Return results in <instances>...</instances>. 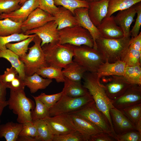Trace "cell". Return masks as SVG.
Returning <instances> with one entry per match:
<instances>
[{
    "mask_svg": "<svg viewBox=\"0 0 141 141\" xmlns=\"http://www.w3.org/2000/svg\"><path fill=\"white\" fill-rule=\"evenodd\" d=\"M33 41L34 44L28 48V53L19 56L20 59L24 64L26 75L28 76L36 73L41 67L48 66L41 46V40L36 35Z\"/></svg>",
    "mask_w": 141,
    "mask_h": 141,
    "instance_id": "obj_6",
    "label": "cell"
},
{
    "mask_svg": "<svg viewBox=\"0 0 141 141\" xmlns=\"http://www.w3.org/2000/svg\"><path fill=\"white\" fill-rule=\"evenodd\" d=\"M63 93L71 97H77L84 96L89 93L81 82L73 81L65 77Z\"/></svg>",
    "mask_w": 141,
    "mask_h": 141,
    "instance_id": "obj_25",
    "label": "cell"
},
{
    "mask_svg": "<svg viewBox=\"0 0 141 141\" xmlns=\"http://www.w3.org/2000/svg\"><path fill=\"white\" fill-rule=\"evenodd\" d=\"M63 93L62 91L58 93L50 95L42 93L37 96L32 97L41 101L49 109L59 100Z\"/></svg>",
    "mask_w": 141,
    "mask_h": 141,
    "instance_id": "obj_39",
    "label": "cell"
},
{
    "mask_svg": "<svg viewBox=\"0 0 141 141\" xmlns=\"http://www.w3.org/2000/svg\"><path fill=\"white\" fill-rule=\"evenodd\" d=\"M129 46L133 49L141 51V32L134 37L131 38Z\"/></svg>",
    "mask_w": 141,
    "mask_h": 141,
    "instance_id": "obj_51",
    "label": "cell"
},
{
    "mask_svg": "<svg viewBox=\"0 0 141 141\" xmlns=\"http://www.w3.org/2000/svg\"><path fill=\"white\" fill-rule=\"evenodd\" d=\"M88 11V8H78L74 10V15L77 21L78 25L87 30L90 32L93 41V48L97 49L96 41L101 37V35L97 27L94 25L90 19Z\"/></svg>",
    "mask_w": 141,
    "mask_h": 141,
    "instance_id": "obj_15",
    "label": "cell"
},
{
    "mask_svg": "<svg viewBox=\"0 0 141 141\" xmlns=\"http://www.w3.org/2000/svg\"><path fill=\"white\" fill-rule=\"evenodd\" d=\"M22 23L14 21L8 18L0 19V36H7L23 33L21 29Z\"/></svg>",
    "mask_w": 141,
    "mask_h": 141,
    "instance_id": "obj_28",
    "label": "cell"
},
{
    "mask_svg": "<svg viewBox=\"0 0 141 141\" xmlns=\"http://www.w3.org/2000/svg\"><path fill=\"white\" fill-rule=\"evenodd\" d=\"M116 141H141V134L136 130L128 131L117 134Z\"/></svg>",
    "mask_w": 141,
    "mask_h": 141,
    "instance_id": "obj_45",
    "label": "cell"
},
{
    "mask_svg": "<svg viewBox=\"0 0 141 141\" xmlns=\"http://www.w3.org/2000/svg\"><path fill=\"white\" fill-rule=\"evenodd\" d=\"M21 0H0V14H8L19 9Z\"/></svg>",
    "mask_w": 141,
    "mask_h": 141,
    "instance_id": "obj_41",
    "label": "cell"
},
{
    "mask_svg": "<svg viewBox=\"0 0 141 141\" xmlns=\"http://www.w3.org/2000/svg\"><path fill=\"white\" fill-rule=\"evenodd\" d=\"M32 122L37 128L39 141H53L54 135L44 119Z\"/></svg>",
    "mask_w": 141,
    "mask_h": 141,
    "instance_id": "obj_31",
    "label": "cell"
},
{
    "mask_svg": "<svg viewBox=\"0 0 141 141\" xmlns=\"http://www.w3.org/2000/svg\"><path fill=\"white\" fill-rule=\"evenodd\" d=\"M55 4L59 5L70 10L74 15V10L77 8L85 7L89 8V2L79 0H53Z\"/></svg>",
    "mask_w": 141,
    "mask_h": 141,
    "instance_id": "obj_37",
    "label": "cell"
},
{
    "mask_svg": "<svg viewBox=\"0 0 141 141\" xmlns=\"http://www.w3.org/2000/svg\"><path fill=\"white\" fill-rule=\"evenodd\" d=\"M136 130L141 134V119L138 121L135 126Z\"/></svg>",
    "mask_w": 141,
    "mask_h": 141,
    "instance_id": "obj_55",
    "label": "cell"
},
{
    "mask_svg": "<svg viewBox=\"0 0 141 141\" xmlns=\"http://www.w3.org/2000/svg\"><path fill=\"white\" fill-rule=\"evenodd\" d=\"M126 67L125 63L121 60L114 63L106 61L100 66L96 73L100 78L112 75L124 76Z\"/></svg>",
    "mask_w": 141,
    "mask_h": 141,
    "instance_id": "obj_21",
    "label": "cell"
},
{
    "mask_svg": "<svg viewBox=\"0 0 141 141\" xmlns=\"http://www.w3.org/2000/svg\"><path fill=\"white\" fill-rule=\"evenodd\" d=\"M7 102L9 109L17 115L18 122L22 124L26 121H32L31 112L35 107L34 104L26 97L24 90H10V97Z\"/></svg>",
    "mask_w": 141,
    "mask_h": 141,
    "instance_id": "obj_4",
    "label": "cell"
},
{
    "mask_svg": "<svg viewBox=\"0 0 141 141\" xmlns=\"http://www.w3.org/2000/svg\"><path fill=\"white\" fill-rule=\"evenodd\" d=\"M108 97L112 100L123 94L132 84L123 76L112 75L100 78Z\"/></svg>",
    "mask_w": 141,
    "mask_h": 141,
    "instance_id": "obj_10",
    "label": "cell"
},
{
    "mask_svg": "<svg viewBox=\"0 0 141 141\" xmlns=\"http://www.w3.org/2000/svg\"><path fill=\"white\" fill-rule=\"evenodd\" d=\"M63 68L62 72L64 77L78 82H81V80L86 72L84 68L73 61Z\"/></svg>",
    "mask_w": 141,
    "mask_h": 141,
    "instance_id": "obj_27",
    "label": "cell"
},
{
    "mask_svg": "<svg viewBox=\"0 0 141 141\" xmlns=\"http://www.w3.org/2000/svg\"><path fill=\"white\" fill-rule=\"evenodd\" d=\"M141 51L136 50L130 46L125 52L121 61L126 66H133L141 65Z\"/></svg>",
    "mask_w": 141,
    "mask_h": 141,
    "instance_id": "obj_33",
    "label": "cell"
},
{
    "mask_svg": "<svg viewBox=\"0 0 141 141\" xmlns=\"http://www.w3.org/2000/svg\"><path fill=\"white\" fill-rule=\"evenodd\" d=\"M54 16L37 7L22 23L21 29L23 33L41 27L51 21L54 20Z\"/></svg>",
    "mask_w": 141,
    "mask_h": 141,
    "instance_id": "obj_14",
    "label": "cell"
},
{
    "mask_svg": "<svg viewBox=\"0 0 141 141\" xmlns=\"http://www.w3.org/2000/svg\"><path fill=\"white\" fill-rule=\"evenodd\" d=\"M137 16L134 25L130 31V36L134 37L139 33L141 25V2L135 4Z\"/></svg>",
    "mask_w": 141,
    "mask_h": 141,
    "instance_id": "obj_46",
    "label": "cell"
},
{
    "mask_svg": "<svg viewBox=\"0 0 141 141\" xmlns=\"http://www.w3.org/2000/svg\"><path fill=\"white\" fill-rule=\"evenodd\" d=\"M71 113L79 115L89 120L98 127L103 132L113 137L116 141V137L111 130L107 118L98 109L94 101Z\"/></svg>",
    "mask_w": 141,
    "mask_h": 141,
    "instance_id": "obj_9",
    "label": "cell"
},
{
    "mask_svg": "<svg viewBox=\"0 0 141 141\" xmlns=\"http://www.w3.org/2000/svg\"><path fill=\"white\" fill-rule=\"evenodd\" d=\"M81 1H86V0H79Z\"/></svg>",
    "mask_w": 141,
    "mask_h": 141,
    "instance_id": "obj_58",
    "label": "cell"
},
{
    "mask_svg": "<svg viewBox=\"0 0 141 141\" xmlns=\"http://www.w3.org/2000/svg\"><path fill=\"white\" fill-rule=\"evenodd\" d=\"M123 76L130 84L141 85V65L126 66Z\"/></svg>",
    "mask_w": 141,
    "mask_h": 141,
    "instance_id": "obj_32",
    "label": "cell"
},
{
    "mask_svg": "<svg viewBox=\"0 0 141 141\" xmlns=\"http://www.w3.org/2000/svg\"><path fill=\"white\" fill-rule=\"evenodd\" d=\"M7 88L2 81L0 75V102L6 101Z\"/></svg>",
    "mask_w": 141,
    "mask_h": 141,
    "instance_id": "obj_52",
    "label": "cell"
},
{
    "mask_svg": "<svg viewBox=\"0 0 141 141\" xmlns=\"http://www.w3.org/2000/svg\"><path fill=\"white\" fill-rule=\"evenodd\" d=\"M19 136H27L37 138L39 141L37 128L32 121H26L22 124Z\"/></svg>",
    "mask_w": 141,
    "mask_h": 141,
    "instance_id": "obj_43",
    "label": "cell"
},
{
    "mask_svg": "<svg viewBox=\"0 0 141 141\" xmlns=\"http://www.w3.org/2000/svg\"><path fill=\"white\" fill-rule=\"evenodd\" d=\"M110 114L114 130L117 135L119 133L124 115L121 111L115 107L110 109Z\"/></svg>",
    "mask_w": 141,
    "mask_h": 141,
    "instance_id": "obj_42",
    "label": "cell"
},
{
    "mask_svg": "<svg viewBox=\"0 0 141 141\" xmlns=\"http://www.w3.org/2000/svg\"><path fill=\"white\" fill-rule=\"evenodd\" d=\"M36 106L31 112L32 121L44 119L50 116L49 109L39 100L33 97Z\"/></svg>",
    "mask_w": 141,
    "mask_h": 141,
    "instance_id": "obj_36",
    "label": "cell"
},
{
    "mask_svg": "<svg viewBox=\"0 0 141 141\" xmlns=\"http://www.w3.org/2000/svg\"><path fill=\"white\" fill-rule=\"evenodd\" d=\"M25 86L24 80L22 79L18 75L7 86V88L13 91L24 90Z\"/></svg>",
    "mask_w": 141,
    "mask_h": 141,
    "instance_id": "obj_48",
    "label": "cell"
},
{
    "mask_svg": "<svg viewBox=\"0 0 141 141\" xmlns=\"http://www.w3.org/2000/svg\"><path fill=\"white\" fill-rule=\"evenodd\" d=\"M54 21L57 25L59 31L64 28L78 25L76 17L69 10L62 6L59 7V10L54 15Z\"/></svg>",
    "mask_w": 141,
    "mask_h": 141,
    "instance_id": "obj_22",
    "label": "cell"
},
{
    "mask_svg": "<svg viewBox=\"0 0 141 141\" xmlns=\"http://www.w3.org/2000/svg\"><path fill=\"white\" fill-rule=\"evenodd\" d=\"M114 16L105 18L97 27L101 37L107 39H119L124 37L121 28L115 21Z\"/></svg>",
    "mask_w": 141,
    "mask_h": 141,
    "instance_id": "obj_17",
    "label": "cell"
},
{
    "mask_svg": "<svg viewBox=\"0 0 141 141\" xmlns=\"http://www.w3.org/2000/svg\"><path fill=\"white\" fill-rule=\"evenodd\" d=\"M18 75L17 70L13 67L11 66L10 68H6L4 74L1 75L2 80L6 88L7 85Z\"/></svg>",
    "mask_w": 141,
    "mask_h": 141,
    "instance_id": "obj_47",
    "label": "cell"
},
{
    "mask_svg": "<svg viewBox=\"0 0 141 141\" xmlns=\"http://www.w3.org/2000/svg\"><path fill=\"white\" fill-rule=\"evenodd\" d=\"M141 1V0H109L105 17H110L116 11L128 8Z\"/></svg>",
    "mask_w": 141,
    "mask_h": 141,
    "instance_id": "obj_30",
    "label": "cell"
},
{
    "mask_svg": "<svg viewBox=\"0 0 141 141\" xmlns=\"http://www.w3.org/2000/svg\"><path fill=\"white\" fill-rule=\"evenodd\" d=\"M38 6V0H27L18 9L8 14H0V19L8 18L14 21L22 23Z\"/></svg>",
    "mask_w": 141,
    "mask_h": 141,
    "instance_id": "obj_16",
    "label": "cell"
},
{
    "mask_svg": "<svg viewBox=\"0 0 141 141\" xmlns=\"http://www.w3.org/2000/svg\"><path fill=\"white\" fill-rule=\"evenodd\" d=\"M109 0H99L89 2L88 15L96 27L101 24L107 15Z\"/></svg>",
    "mask_w": 141,
    "mask_h": 141,
    "instance_id": "obj_19",
    "label": "cell"
},
{
    "mask_svg": "<svg viewBox=\"0 0 141 141\" xmlns=\"http://www.w3.org/2000/svg\"><path fill=\"white\" fill-rule=\"evenodd\" d=\"M57 25L54 20L49 21L38 28L26 31L24 33L27 35L35 34L41 39L42 47L44 44L58 42Z\"/></svg>",
    "mask_w": 141,
    "mask_h": 141,
    "instance_id": "obj_12",
    "label": "cell"
},
{
    "mask_svg": "<svg viewBox=\"0 0 141 141\" xmlns=\"http://www.w3.org/2000/svg\"><path fill=\"white\" fill-rule=\"evenodd\" d=\"M36 35V34L17 43H8L6 45V48L19 56L24 55L26 53L28 50L30 44L33 41Z\"/></svg>",
    "mask_w": 141,
    "mask_h": 141,
    "instance_id": "obj_34",
    "label": "cell"
},
{
    "mask_svg": "<svg viewBox=\"0 0 141 141\" xmlns=\"http://www.w3.org/2000/svg\"><path fill=\"white\" fill-rule=\"evenodd\" d=\"M85 73L83 78L84 80L83 85L91 95L97 107L106 116L113 133L116 136L110 114V109L114 107L112 100L107 96L104 86L96 73Z\"/></svg>",
    "mask_w": 141,
    "mask_h": 141,
    "instance_id": "obj_1",
    "label": "cell"
},
{
    "mask_svg": "<svg viewBox=\"0 0 141 141\" xmlns=\"http://www.w3.org/2000/svg\"><path fill=\"white\" fill-rule=\"evenodd\" d=\"M130 36L119 39L100 37L96 41L97 49L105 61L114 63L121 59L130 45Z\"/></svg>",
    "mask_w": 141,
    "mask_h": 141,
    "instance_id": "obj_3",
    "label": "cell"
},
{
    "mask_svg": "<svg viewBox=\"0 0 141 141\" xmlns=\"http://www.w3.org/2000/svg\"><path fill=\"white\" fill-rule=\"evenodd\" d=\"M132 130H136L135 126L124 115L122 122L120 126L119 133L118 134Z\"/></svg>",
    "mask_w": 141,
    "mask_h": 141,
    "instance_id": "obj_49",
    "label": "cell"
},
{
    "mask_svg": "<svg viewBox=\"0 0 141 141\" xmlns=\"http://www.w3.org/2000/svg\"><path fill=\"white\" fill-rule=\"evenodd\" d=\"M76 130L80 132L88 141L92 136L103 132L98 127L85 119L75 114H69Z\"/></svg>",
    "mask_w": 141,
    "mask_h": 141,
    "instance_id": "obj_20",
    "label": "cell"
},
{
    "mask_svg": "<svg viewBox=\"0 0 141 141\" xmlns=\"http://www.w3.org/2000/svg\"><path fill=\"white\" fill-rule=\"evenodd\" d=\"M35 35H27L22 33H15L7 36H0V52L7 49L6 45L8 43L12 42H19Z\"/></svg>",
    "mask_w": 141,
    "mask_h": 141,
    "instance_id": "obj_38",
    "label": "cell"
},
{
    "mask_svg": "<svg viewBox=\"0 0 141 141\" xmlns=\"http://www.w3.org/2000/svg\"><path fill=\"white\" fill-rule=\"evenodd\" d=\"M17 141H38L35 137L27 136H19Z\"/></svg>",
    "mask_w": 141,
    "mask_h": 141,
    "instance_id": "obj_53",
    "label": "cell"
},
{
    "mask_svg": "<svg viewBox=\"0 0 141 141\" xmlns=\"http://www.w3.org/2000/svg\"><path fill=\"white\" fill-rule=\"evenodd\" d=\"M136 13L135 4L128 8L119 11L116 16L114 17L115 23L121 29L124 37L130 36V26L134 21V18Z\"/></svg>",
    "mask_w": 141,
    "mask_h": 141,
    "instance_id": "obj_18",
    "label": "cell"
},
{
    "mask_svg": "<svg viewBox=\"0 0 141 141\" xmlns=\"http://www.w3.org/2000/svg\"><path fill=\"white\" fill-rule=\"evenodd\" d=\"M27 0H21L20 2V4L22 6Z\"/></svg>",
    "mask_w": 141,
    "mask_h": 141,
    "instance_id": "obj_56",
    "label": "cell"
},
{
    "mask_svg": "<svg viewBox=\"0 0 141 141\" xmlns=\"http://www.w3.org/2000/svg\"><path fill=\"white\" fill-rule=\"evenodd\" d=\"M58 43L75 46L84 45L93 48L92 37L87 30L78 25L64 28L58 31Z\"/></svg>",
    "mask_w": 141,
    "mask_h": 141,
    "instance_id": "obj_7",
    "label": "cell"
},
{
    "mask_svg": "<svg viewBox=\"0 0 141 141\" xmlns=\"http://www.w3.org/2000/svg\"><path fill=\"white\" fill-rule=\"evenodd\" d=\"M53 141H87L84 136L76 130L62 134L54 135Z\"/></svg>",
    "mask_w": 141,
    "mask_h": 141,
    "instance_id": "obj_40",
    "label": "cell"
},
{
    "mask_svg": "<svg viewBox=\"0 0 141 141\" xmlns=\"http://www.w3.org/2000/svg\"><path fill=\"white\" fill-rule=\"evenodd\" d=\"M99 0H86V1L88 2H90L91 1H99Z\"/></svg>",
    "mask_w": 141,
    "mask_h": 141,
    "instance_id": "obj_57",
    "label": "cell"
},
{
    "mask_svg": "<svg viewBox=\"0 0 141 141\" xmlns=\"http://www.w3.org/2000/svg\"><path fill=\"white\" fill-rule=\"evenodd\" d=\"M44 120L54 135L65 134L76 130L69 114L50 116Z\"/></svg>",
    "mask_w": 141,
    "mask_h": 141,
    "instance_id": "obj_11",
    "label": "cell"
},
{
    "mask_svg": "<svg viewBox=\"0 0 141 141\" xmlns=\"http://www.w3.org/2000/svg\"><path fill=\"white\" fill-rule=\"evenodd\" d=\"M62 69L52 66L43 67L39 69L36 73L44 78L54 79L58 83L64 82L65 77Z\"/></svg>",
    "mask_w": 141,
    "mask_h": 141,
    "instance_id": "obj_29",
    "label": "cell"
},
{
    "mask_svg": "<svg viewBox=\"0 0 141 141\" xmlns=\"http://www.w3.org/2000/svg\"><path fill=\"white\" fill-rule=\"evenodd\" d=\"M120 110L135 126L139 120L141 119V103L130 106Z\"/></svg>",
    "mask_w": 141,
    "mask_h": 141,
    "instance_id": "obj_35",
    "label": "cell"
},
{
    "mask_svg": "<svg viewBox=\"0 0 141 141\" xmlns=\"http://www.w3.org/2000/svg\"><path fill=\"white\" fill-rule=\"evenodd\" d=\"M115 139L108 134L103 132L91 136L88 141H115Z\"/></svg>",
    "mask_w": 141,
    "mask_h": 141,
    "instance_id": "obj_50",
    "label": "cell"
},
{
    "mask_svg": "<svg viewBox=\"0 0 141 141\" xmlns=\"http://www.w3.org/2000/svg\"><path fill=\"white\" fill-rule=\"evenodd\" d=\"M22 124L9 122L0 125V138L7 141H16L22 129Z\"/></svg>",
    "mask_w": 141,
    "mask_h": 141,
    "instance_id": "obj_24",
    "label": "cell"
},
{
    "mask_svg": "<svg viewBox=\"0 0 141 141\" xmlns=\"http://www.w3.org/2000/svg\"><path fill=\"white\" fill-rule=\"evenodd\" d=\"M112 102L113 106L119 110L141 103V85L132 84L123 94Z\"/></svg>",
    "mask_w": 141,
    "mask_h": 141,
    "instance_id": "obj_13",
    "label": "cell"
},
{
    "mask_svg": "<svg viewBox=\"0 0 141 141\" xmlns=\"http://www.w3.org/2000/svg\"><path fill=\"white\" fill-rule=\"evenodd\" d=\"M93 101L89 92L77 97H70L63 93L59 100L49 109L50 116L72 113Z\"/></svg>",
    "mask_w": 141,
    "mask_h": 141,
    "instance_id": "obj_8",
    "label": "cell"
},
{
    "mask_svg": "<svg viewBox=\"0 0 141 141\" xmlns=\"http://www.w3.org/2000/svg\"><path fill=\"white\" fill-rule=\"evenodd\" d=\"M8 105L7 101L3 102H0V117L4 108ZM1 120L0 119V123Z\"/></svg>",
    "mask_w": 141,
    "mask_h": 141,
    "instance_id": "obj_54",
    "label": "cell"
},
{
    "mask_svg": "<svg viewBox=\"0 0 141 141\" xmlns=\"http://www.w3.org/2000/svg\"><path fill=\"white\" fill-rule=\"evenodd\" d=\"M38 3L39 8L54 16L58 11L53 0H38Z\"/></svg>",
    "mask_w": 141,
    "mask_h": 141,
    "instance_id": "obj_44",
    "label": "cell"
},
{
    "mask_svg": "<svg viewBox=\"0 0 141 141\" xmlns=\"http://www.w3.org/2000/svg\"><path fill=\"white\" fill-rule=\"evenodd\" d=\"M73 61L84 68L86 71L96 73L100 66L105 62L97 50L86 45H73Z\"/></svg>",
    "mask_w": 141,
    "mask_h": 141,
    "instance_id": "obj_5",
    "label": "cell"
},
{
    "mask_svg": "<svg viewBox=\"0 0 141 141\" xmlns=\"http://www.w3.org/2000/svg\"><path fill=\"white\" fill-rule=\"evenodd\" d=\"M42 47L48 66L64 68L73 61V45L58 42L46 44Z\"/></svg>",
    "mask_w": 141,
    "mask_h": 141,
    "instance_id": "obj_2",
    "label": "cell"
},
{
    "mask_svg": "<svg viewBox=\"0 0 141 141\" xmlns=\"http://www.w3.org/2000/svg\"><path fill=\"white\" fill-rule=\"evenodd\" d=\"M6 59L10 62L11 66L15 68L20 77L24 80L26 76L24 65L20 60L19 56L10 50L6 49L0 52V58Z\"/></svg>",
    "mask_w": 141,
    "mask_h": 141,
    "instance_id": "obj_26",
    "label": "cell"
},
{
    "mask_svg": "<svg viewBox=\"0 0 141 141\" xmlns=\"http://www.w3.org/2000/svg\"><path fill=\"white\" fill-rule=\"evenodd\" d=\"M24 81L25 86L29 89L31 93L45 89L52 81V79L44 78L36 73L30 76L26 75Z\"/></svg>",
    "mask_w": 141,
    "mask_h": 141,
    "instance_id": "obj_23",
    "label": "cell"
}]
</instances>
